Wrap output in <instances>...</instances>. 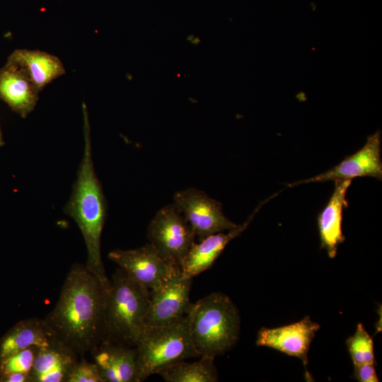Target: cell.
Wrapping results in <instances>:
<instances>
[{
    "label": "cell",
    "instance_id": "23",
    "mask_svg": "<svg viewBox=\"0 0 382 382\" xmlns=\"http://www.w3.org/2000/svg\"><path fill=\"white\" fill-rule=\"evenodd\" d=\"M353 377L360 382H378L375 364L354 365Z\"/></svg>",
    "mask_w": 382,
    "mask_h": 382
},
{
    "label": "cell",
    "instance_id": "15",
    "mask_svg": "<svg viewBox=\"0 0 382 382\" xmlns=\"http://www.w3.org/2000/svg\"><path fill=\"white\" fill-rule=\"evenodd\" d=\"M351 183V180L335 181L332 194L317 219L321 248L330 258L335 257L339 245L345 240L342 231V213L347 206L346 194Z\"/></svg>",
    "mask_w": 382,
    "mask_h": 382
},
{
    "label": "cell",
    "instance_id": "22",
    "mask_svg": "<svg viewBox=\"0 0 382 382\" xmlns=\"http://www.w3.org/2000/svg\"><path fill=\"white\" fill-rule=\"evenodd\" d=\"M66 382H104L96 364L86 360L77 361L70 371Z\"/></svg>",
    "mask_w": 382,
    "mask_h": 382
},
{
    "label": "cell",
    "instance_id": "7",
    "mask_svg": "<svg viewBox=\"0 0 382 382\" xmlns=\"http://www.w3.org/2000/svg\"><path fill=\"white\" fill-rule=\"evenodd\" d=\"M108 257L129 277L149 291L181 271L150 243L134 249L112 250L108 253Z\"/></svg>",
    "mask_w": 382,
    "mask_h": 382
},
{
    "label": "cell",
    "instance_id": "17",
    "mask_svg": "<svg viewBox=\"0 0 382 382\" xmlns=\"http://www.w3.org/2000/svg\"><path fill=\"white\" fill-rule=\"evenodd\" d=\"M7 61L21 66L40 91L66 72L57 57L37 50H15Z\"/></svg>",
    "mask_w": 382,
    "mask_h": 382
},
{
    "label": "cell",
    "instance_id": "11",
    "mask_svg": "<svg viewBox=\"0 0 382 382\" xmlns=\"http://www.w3.org/2000/svg\"><path fill=\"white\" fill-rule=\"evenodd\" d=\"M320 325L308 316L300 321L275 328H262L257 332L256 345L267 347L300 359L306 366L308 352Z\"/></svg>",
    "mask_w": 382,
    "mask_h": 382
},
{
    "label": "cell",
    "instance_id": "24",
    "mask_svg": "<svg viewBox=\"0 0 382 382\" xmlns=\"http://www.w3.org/2000/svg\"><path fill=\"white\" fill-rule=\"evenodd\" d=\"M1 382H30V374L13 373L0 378Z\"/></svg>",
    "mask_w": 382,
    "mask_h": 382
},
{
    "label": "cell",
    "instance_id": "21",
    "mask_svg": "<svg viewBox=\"0 0 382 382\" xmlns=\"http://www.w3.org/2000/svg\"><path fill=\"white\" fill-rule=\"evenodd\" d=\"M37 347H30L13 354L0 363V378L10 374H30Z\"/></svg>",
    "mask_w": 382,
    "mask_h": 382
},
{
    "label": "cell",
    "instance_id": "8",
    "mask_svg": "<svg viewBox=\"0 0 382 382\" xmlns=\"http://www.w3.org/2000/svg\"><path fill=\"white\" fill-rule=\"evenodd\" d=\"M173 204L199 240L238 226L224 215L221 202L197 188L188 187L175 192Z\"/></svg>",
    "mask_w": 382,
    "mask_h": 382
},
{
    "label": "cell",
    "instance_id": "26",
    "mask_svg": "<svg viewBox=\"0 0 382 382\" xmlns=\"http://www.w3.org/2000/svg\"><path fill=\"white\" fill-rule=\"evenodd\" d=\"M4 144V142L3 135H2V132H1V127H0V146H2Z\"/></svg>",
    "mask_w": 382,
    "mask_h": 382
},
{
    "label": "cell",
    "instance_id": "1",
    "mask_svg": "<svg viewBox=\"0 0 382 382\" xmlns=\"http://www.w3.org/2000/svg\"><path fill=\"white\" fill-rule=\"evenodd\" d=\"M108 288L86 265H73L54 308L43 319L51 338L78 355L92 351L101 340Z\"/></svg>",
    "mask_w": 382,
    "mask_h": 382
},
{
    "label": "cell",
    "instance_id": "19",
    "mask_svg": "<svg viewBox=\"0 0 382 382\" xmlns=\"http://www.w3.org/2000/svg\"><path fill=\"white\" fill-rule=\"evenodd\" d=\"M214 360L213 357L202 356L192 363L178 361L163 368L158 374L167 382H215L218 374Z\"/></svg>",
    "mask_w": 382,
    "mask_h": 382
},
{
    "label": "cell",
    "instance_id": "25",
    "mask_svg": "<svg viewBox=\"0 0 382 382\" xmlns=\"http://www.w3.org/2000/svg\"><path fill=\"white\" fill-rule=\"evenodd\" d=\"M186 40L192 45L197 46L201 42V39L194 35H188L186 37Z\"/></svg>",
    "mask_w": 382,
    "mask_h": 382
},
{
    "label": "cell",
    "instance_id": "20",
    "mask_svg": "<svg viewBox=\"0 0 382 382\" xmlns=\"http://www.w3.org/2000/svg\"><path fill=\"white\" fill-rule=\"evenodd\" d=\"M354 365L375 364L374 342L362 323H359L353 335L346 340Z\"/></svg>",
    "mask_w": 382,
    "mask_h": 382
},
{
    "label": "cell",
    "instance_id": "13",
    "mask_svg": "<svg viewBox=\"0 0 382 382\" xmlns=\"http://www.w3.org/2000/svg\"><path fill=\"white\" fill-rule=\"evenodd\" d=\"M264 202L250 215L248 219L235 228L209 235L198 243H195L181 265L182 274L189 279L209 269L226 246L244 231L258 212Z\"/></svg>",
    "mask_w": 382,
    "mask_h": 382
},
{
    "label": "cell",
    "instance_id": "16",
    "mask_svg": "<svg viewBox=\"0 0 382 382\" xmlns=\"http://www.w3.org/2000/svg\"><path fill=\"white\" fill-rule=\"evenodd\" d=\"M77 361L76 352L52 340L47 345L37 347L30 382H66Z\"/></svg>",
    "mask_w": 382,
    "mask_h": 382
},
{
    "label": "cell",
    "instance_id": "5",
    "mask_svg": "<svg viewBox=\"0 0 382 382\" xmlns=\"http://www.w3.org/2000/svg\"><path fill=\"white\" fill-rule=\"evenodd\" d=\"M135 348L139 382L172 364L199 357L191 337L188 313L168 325L145 327Z\"/></svg>",
    "mask_w": 382,
    "mask_h": 382
},
{
    "label": "cell",
    "instance_id": "14",
    "mask_svg": "<svg viewBox=\"0 0 382 382\" xmlns=\"http://www.w3.org/2000/svg\"><path fill=\"white\" fill-rule=\"evenodd\" d=\"M40 92L21 66L6 61L0 69V100L21 117L34 110Z\"/></svg>",
    "mask_w": 382,
    "mask_h": 382
},
{
    "label": "cell",
    "instance_id": "18",
    "mask_svg": "<svg viewBox=\"0 0 382 382\" xmlns=\"http://www.w3.org/2000/svg\"><path fill=\"white\" fill-rule=\"evenodd\" d=\"M52 340L43 319L33 318L21 320L0 340V363L28 347L46 346Z\"/></svg>",
    "mask_w": 382,
    "mask_h": 382
},
{
    "label": "cell",
    "instance_id": "9",
    "mask_svg": "<svg viewBox=\"0 0 382 382\" xmlns=\"http://www.w3.org/2000/svg\"><path fill=\"white\" fill-rule=\"evenodd\" d=\"M192 279L185 277L180 271L150 291L145 327L168 325L187 314L192 305Z\"/></svg>",
    "mask_w": 382,
    "mask_h": 382
},
{
    "label": "cell",
    "instance_id": "3",
    "mask_svg": "<svg viewBox=\"0 0 382 382\" xmlns=\"http://www.w3.org/2000/svg\"><path fill=\"white\" fill-rule=\"evenodd\" d=\"M149 296L147 288L118 268L106 291L100 341L135 347L145 327Z\"/></svg>",
    "mask_w": 382,
    "mask_h": 382
},
{
    "label": "cell",
    "instance_id": "6",
    "mask_svg": "<svg viewBox=\"0 0 382 382\" xmlns=\"http://www.w3.org/2000/svg\"><path fill=\"white\" fill-rule=\"evenodd\" d=\"M147 236L149 243L180 268L196 238L173 203L164 206L156 212L149 224Z\"/></svg>",
    "mask_w": 382,
    "mask_h": 382
},
{
    "label": "cell",
    "instance_id": "12",
    "mask_svg": "<svg viewBox=\"0 0 382 382\" xmlns=\"http://www.w3.org/2000/svg\"><path fill=\"white\" fill-rule=\"evenodd\" d=\"M91 352L104 382H139L135 347L100 341Z\"/></svg>",
    "mask_w": 382,
    "mask_h": 382
},
{
    "label": "cell",
    "instance_id": "2",
    "mask_svg": "<svg viewBox=\"0 0 382 382\" xmlns=\"http://www.w3.org/2000/svg\"><path fill=\"white\" fill-rule=\"evenodd\" d=\"M84 117V150L65 213L78 225L87 250L86 267L105 286L108 278L102 262L100 239L106 217V202L92 158L90 125L86 106Z\"/></svg>",
    "mask_w": 382,
    "mask_h": 382
},
{
    "label": "cell",
    "instance_id": "4",
    "mask_svg": "<svg viewBox=\"0 0 382 382\" xmlns=\"http://www.w3.org/2000/svg\"><path fill=\"white\" fill-rule=\"evenodd\" d=\"M188 316L191 337L199 357L223 354L238 339L239 313L224 294L212 293L192 303Z\"/></svg>",
    "mask_w": 382,
    "mask_h": 382
},
{
    "label": "cell",
    "instance_id": "10",
    "mask_svg": "<svg viewBox=\"0 0 382 382\" xmlns=\"http://www.w3.org/2000/svg\"><path fill=\"white\" fill-rule=\"evenodd\" d=\"M365 176L380 180L382 178L380 131L369 136L361 149L345 158L333 168L312 178L289 184V187L328 180H352L355 178Z\"/></svg>",
    "mask_w": 382,
    "mask_h": 382
}]
</instances>
